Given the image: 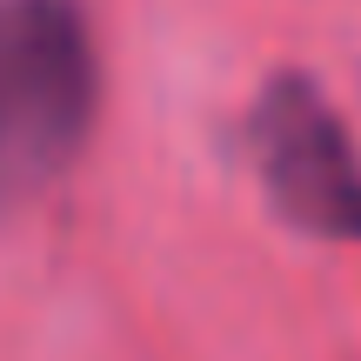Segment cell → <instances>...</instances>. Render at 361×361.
I'll use <instances>...</instances> for the list:
<instances>
[{"mask_svg": "<svg viewBox=\"0 0 361 361\" xmlns=\"http://www.w3.org/2000/svg\"><path fill=\"white\" fill-rule=\"evenodd\" d=\"M101 107L80 0H0V221L74 168Z\"/></svg>", "mask_w": 361, "mask_h": 361, "instance_id": "1", "label": "cell"}, {"mask_svg": "<svg viewBox=\"0 0 361 361\" xmlns=\"http://www.w3.org/2000/svg\"><path fill=\"white\" fill-rule=\"evenodd\" d=\"M247 154L274 214L314 241H361V147L308 74H274L247 107Z\"/></svg>", "mask_w": 361, "mask_h": 361, "instance_id": "2", "label": "cell"}]
</instances>
